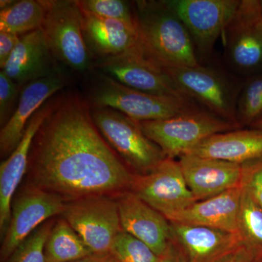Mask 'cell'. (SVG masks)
Masks as SVG:
<instances>
[{
  "mask_svg": "<svg viewBox=\"0 0 262 262\" xmlns=\"http://www.w3.org/2000/svg\"><path fill=\"white\" fill-rule=\"evenodd\" d=\"M56 97L46 101L29 120L23 137L14 151L0 165V233L4 237L11 216L12 202L28 169L33 139L43 121L51 113Z\"/></svg>",
  "mask_w": 262,
  "mask_h": 262,
  "instance_id": "cell-15",
  "label": "cell"
},
{
  "mask_svg": "<svg viewBox=\"0 0 262 262\" xmlns=\"http://www.w3.org/2000/svg\"><path fill=\"white\" fill-rule=\"evenodd\" d=\"M98 79L90 96V106L113 108L138 121L164 120L203 108L192 101L146 94L106 74Z\"/></svg>",
  "mask_w": 262,
  "mask_h": 262,
  "instance_id": "cell-5",
  "label": "cell"
},
{
  "mask_svg": "<svg viewBox=\"0 0 262 262\" xmlns=\"http://www.w3.org/2000/svg\"><path fill=\"white\" fill-rule=\"evenodd\" d=\"M239 127L250 126L262 117V71L244 79L237 98Z\"/></svg>",
  "mask_w": 262,
  "mask_h": 262,
  "instance_id": "cell-26",
  "label": "cell"
},
{
  "mask_svg": "<svg viewBox=\"0 0 262 262\" xmlns=\"http://www.w3.org/2000/svg\"><path fill=\"white\" fill-rule=\"evenodd\" d=\"M176 84L202 107L239 127L237 98L244 80L206 65L164 68Z\"/></svg>",
  "mask_w": 262,
  "mask_h": 262,
  "instance_id": "cell-3",
  "label": "cell"
},
{
  "mask_svg": "<svg viewBox=\"0 0 262 262\" xmlns=\"http://www.w3.org/2000/svg\"><path fill=\"white\" fill-rule=\"evenodd\" d=\"M67 78L61 70L39 77L24 84L15 113L0 131V154L7 158L18 145L27 124L34 114L67 85Z\"/></svg>",
  "mask_w": 262,
  "mask_h": 262,
  "instance_id": "cell-14",
  "label": "cell"
},
{
  "mask_svg": "<svg viewBox=\"0 0 262 262\" xmlns=\"http://www.w3.org/2000/svg\"><path fill=\"white\" fill-rule=\"evenodd\" d=\"M46 16L42 29L55 59L77 72L91 65V53L82 31V12L75 1L42 0Z\"/></svg>",
  "mask_w": 262,
  "mask_h": 262,
  "instance_id": "cell-7",
  "label": "cell"
},
{
  "mask_svg": "<svg viewBox=\"0 0 262 262\" xmlns=\"http://www.w3.org/2000/svg\"><path fill=\"white\" fill-rule=\"evenodd\" d=\"M130 191L166 219L196 202L179 161L168 158L149 173L134 174Z\"/></svg>",
  "mask_w": 262,
  "mask_h": 262,
  "instance_id": "cell-13",
  "label": "cell"
},
{
  "mask_svg": "<svg viewBox=\"0 0 262 262\" xmlns=\"http://www.w3.org/2000/svg\"><path fill=\"white\" fill-rule=\"evenodd\" d=\"M237 233L242 244L254 253L256 258L262 257V208L242 187L239 203Z\"/></svg>",
  "mask_w": 262,
  "mask_h": 262,
  "instance_id": "cell-25",
  "label": "cell"
},
{
  "mask_svg": "<svg viewBox=\"0 0 262 262\" xmlns=\"http://www.w3.org/2000/svg\"><path fill=\"white\" fill-rule=\"evenodd\" d=\"M251 128L257 129V130H262V117L261 119L253 123L251 126Z\"/></svg>",
  "mask_w": 262,
  "mask_h": 262,
  "instance_id": "cell-37",
  "label": "cell"
},
{
  "mask_svg": "<svg viewBox=\"0 0 262 262\" xmlns=\"http://www.w3.org/2000/svg\"><path fill=\"white\" fill-rule=\"evenodd\" d=\"M42 29L24 34L3 72L20 87L57 70Z\"/></svg>",
  "mask_w": 262,
  "mask_h": 262,
  "instance_id": "cell-19",
  "label": "cell"
},
{
  "mask_svg": "<svg viewBox=\"0 0 262 262\" xmlns=\"http://www.w3.org/2000/svg\"><path fill=\"white\" fill-rule=\"evenodd\" d=\"M158 262H185L183 259L180 253L177 251L174 245L170 241L168 248L165 252L159 256Z\"/></svg>",
  "mask_w": 262,
  "mask_h": 262,
  "instance_id": "cell-34",
  "label": "cell"
},
{
  "mask_svg": "<svg viewBox=\"0 0 262 262\" xmlns=\"http://www.w3.org/2000/svg\"><path fill=\"white\" fill-rule=\"evenodd\" d=\"M92 253L82 237L64 219L55 222L45 245L46 262H70Z\"/></svg>",
  "mask_w": 262,
  "mask_h": 262,
  "instance_id": "cell-23",
  "label": "cell"
},
{
  "mask_svg": "<svg viewBox=\"0 0 262 262\" xmlns=\"http://www.w3.org/2000/svg\"><path fill=\"white\" fill-rule=\"evenodd\" d=\"M15 2L16 1H13V0H1L0 1V8H1V10L5 9V8L14 4Z\"/></svg>",
  "mask_w": 262,
  "mask_h": 262,
  "instance_id": "cell-36",
  "label": "cell"
},
{
  "mask_svg": "<svg viewBox=\"0 0 262 262\" xmlns=\"http://www.w3.org/2000/svg\"><path fill=\"white\" fill-rule=\"evenodd\" d=\"M55 222L54 219H51L39 226L18 246L7 262H46L45 245Z\"/></svg>",
  "mask_w": 262,
  "mask_h": 262,
  "instance_id": "cell-29",
  "label": "cell"
},
{
  "mask_svg": "<svg viewBox=\"0 0 262 262\" xmlns=\"http://www.w3.org/2000/svg\"><path fill=\"white\" fill-rule=\"evenodd\" d=\"M61 215L93 253H111L115 237L122 232L113 196L91 195L66 202Z\"/></svg>",
  "mask_w": 262,
  "mask_h": 262,
  "instance_id": "cell-10",
  "label": "cell"
},
{
  "mask_svg": "<svg viewBox=\"0 0 262 262\" xmlns=\"http://www.w3.org/2000/svg\"><path fill=\"white\" fill-rule=\"evenodd\" d=\"M20 36L13 33L0 32V67L4 68L20 40Z\"/></svg>",
  "mask_w": 262,
  "mask_h": 262,
  "instance_id": "cell-32",
  "label": "cell"
},
{
  "mask_svg": "<svg viewBox=\"0 0 262 262\" xmlns=\"http://www.w3.org/2000/svg\"><path fill=\"white\" fill-rule=\"evenodd\" d=\"M224 58L233 75L246 78L262 71V13L259 0H241L223 34Z\"/></svg>",
  "mask_w": 262,
  "mask_h": 262,
  "instance_id": "cell-8",
  "label": "cell"
},
{
  "mask_svg": "<svg viewBox=\"0 0 262 262\" xmlns=\"http://www.w3.org/2000/svg\"><path fill=\"white\" fill-rule=\"evenodd\" d=\"M61 196L28 184L14 196L11 216L0 249L1 262H7L22 243L48 220L64 211Z\"/></svg>",
  "mask_w": 262,
  "mask_h": 262,
  "instance_id": "cell-12",
  "label": "cell"
},
{
  "mask_svg": "<svg viewBox=\"0 0 262 262\" xmlns=\"http://www.w3.org/2000/svg\"><path fill=\"white\" fill-rule=\"evenodd\" d=\"M192 37L196 58L204 65L215 42L238 8L241 0H168Z\"/></svg>",
  "mask_w": 262,
  "mask_h": 262,
  "instance_id": "cell-11",
  "label": "cell"
},
{
  "mask_svg": "<svg viewBox=\"0 0 262 262\" xmlns=\"http://www.w3.org/2000/svg\"><path fill=\"white\" fill-rule=\"evenodd\" d=\"M82 13L138 26L135 4L122 0H76Z\"/></svg>",
  "mask_w": 262,
  "mask_h": 262,
  "instance_id": "cell-27",
  "label": "cell"
},
{
  "mask_svg": "<svg viewBox=\"0 0 262 262\" xmlns=\"http://www.w3.org/2000/svg\"><path fill=\"white\" fill-rule=\"evenodd\" d=\"M241 186L262 208V158L243 164Z\"/></svg>",
  "mask_w": 262,
  "mask_h": 262,
  "instance_id": "cell-31",
  "label": "cell"
},
{
  "mask_svg": "<svg viewBox=\"0 0 262 262\" xmlns=\"http://www.w3.org/2000/svg\"><path fill=\"white\" fill-rule=\"evenodd\" d=\"M242 186L219 195L196 201L186 209L174 213L170 222L203 226L237 233V222Z\"/></svg>",
  "mask_w": 262,
  "mask_h": 262,
  "instance_id": "cell-20",
  "label": "cell"
},
{
  "mask_svg": "<svg viewBox=\"0 0 262 262\" xmlns=\"http://www.w3.org/2000/svg\"><path fill=\"white\" fill-rule=\"evenodd\" d=\"M255 262H262V257L257 258Z\"/></svg>",
  "mask_w": 262,
  "mask_h": 262,
  "instance_id": "cell-38",
  "label": "cell"
},
{
  "mask_svg": "<svg viewBox=\"0 0 262 262\" xmlns=\"http://www.w3.org/2000/svg\"><path fill=\"white\" fill-rule=\"evenodd\" d=\"M141 44L163 68L200 65L192 37L168 0L135 2Z\"/></svg>",
  "mask_w": 262,
  "mask_h": 262,
  "instance_id": "cell-2",
  "label": "cell"
},
{
  "mask_svg": "<svg viewBox=\"0 0 262 262\" xmlns=\"http://www.w3.org/2000/svg\"><path fill=\"white\" fill-rule=\"evenodd\" d=\"M256 259L254 253L242 244L215 262H255Z\"/></svg>",
  "mask_w": 262,
  "mask_h": 262,
  "instance_id": "cell-33",
  "label": "cell"
},
{
  "mask_svg": "<svg viewBox=\"0 0 262 262\" xmlns=\"http://www.w3.org/2000/svg\"><path fill=\"white\" fill-rule=\"evenodd\" d=\"M111 253L118 262L159 261V256L149 246L123 231L115 237Z\"/></svg>",
  "mask_w": 262,
  "mask_h": 262,
  "instance_id": "cell-28",
  "label": "cell"
},
{
  "mask_svg": "<svg viewBox=\"0 0 262 262\" xmlns=\"http://www.w3.org/2000/svg\"><path fill=\"white\" fill-rule=\"evenodd\" d=\"M140 124L145 135L170 159L187 155L213 134L238 129L204 108L164 120L141 121Z\"/></svg>",
  "mask_w": 262,
  "mask_h": 262,
  "instance_id": "cell-6",
  "label": "cell"
},
{
  "mask_svg": "<svg viewBox=\"0 0 262 262\" xmlns=\"http://www.w3.org/2000/svg\"><path fill=\"white\" fill-rule=\"evenodd\" d=\"M82 24L90 52L100 59L121 54L135 47L141 41L138 26L99 18L82 12Z\"/></svg>",
  "mask_w": 262,
  "mask_h": 262,
  "instance_id": "cell-22",
  "label": "cell"
},
{
  "mask_svg": "<svg viewBox=\"0 0 262 262\" xmlns=\"http://www.w3.org/2000/svg\"><path fill=\"white\" fill-rule=\"evenodd\" d=\"M45 16L42 0L16 1L0 11V32L27 34L41 28Z\"/></svg>",
  "mask_w": 262,
  "mask_h": 262,
  "instance_id": "cell-24",
  "label": "cell"
},
{
  "mask_svg": "<svg viewBox=\"0 0 262 262\" xmlns=\"http://www.w3.org/2000/svg\"><path fill=\"white\" fill-rule=\"evenodd\" d=\"M29 184L66 202L130 191L134 173L95 125L89 103L79 95L56 96L33 139Z\"/></svg>",
  "mask_w": 262,
  "mask_h": 262,
  "instance_id": "cell-1",
  "label": "cell"
},
{
  "mask_svg": "<svg viewBox=\"0 0 262 262\" xmlns=\"http://www.w3.org/2000/svg\"><path fill=\"white\" fill-rule=\"evenodd\" d=\"M170 241L185 262H215L242 245L238 233L170 222Z\"/></svg>",
  "mask_w": 262,
  "mask_h": 262,
  "instance_id": "cell-17",
  "label": "cell"
},
{
  "mask_svg": "<svg viewBox=\"0 0 262 262\" xmlns=\"http://www.w3.org/2000/svg\"><path fill=\"white\" fill-rule=\"evenodd\" d=\"M70 262H118L115 256L111 253H92L85 257L79 258Z\"/></svg>",
  "mask_w": 262,
  "mask_h": 262,
  "instance_id": "cell-35",
  "label": "cell"
},
{
  "mask_svg": "<svg viewBox=\"0 0 262 262\" xmlns=\"http://www.w3.org/2000/svg\"><path fill=\"white\" fill-rule=\"evenodd\" d=\"M91 115L105 140L134 173H149L167 158L143 132L140 121L110 108L91 107Z\"/></svg>",
  "mask_w": 262,
  "mask_h": 262,
  "instance_id": "cell-4",
  "label": "cell"
},
{
  "mask_svg": "<svg viewBox=\"0 0 262 262\" xmlns=\"http://www.w3.org/2000/svg\"><path fill=\"white\" fill-rule=\"evenodd\" d=\"M187 155L243 165L262 158V130L238 128L213 134Z\"/></svg>",
  "mask_w": 262,
  "mask_h": 262,
  "instance_id": "cell-21",
  "label": "cell"
},
{
  "mask_svg": "<svg viewBox=\"0 0 262 262\" xmlns=\"http://www.w3.org/2000/svg\"><path fill=\"white\" fill-rule=\"evenodd\" d=\"M259 5L260 8H261V13H262V0H259Z\"/></svg>",
  "mask_w": 262,
  "mask_h": 262,
  "instance_id": "cell-39",
  "label": "cell"
},
{
  "mask_svg": "<svg viewBox=\"0 0 262 262\" xmlns=\"http://www.w3.org/2000/svg\"><path fill=\"white\" fill-rule=\"evenodd\" d=\"M122 231L149 246L158 256L170 244V222L130 191L115 196Z\"/></svg>",
  "mask_w": 262,
  "mask_h": 262,
  "instance_id": "cell-16",
  "label": "cell"
},
{
  "mask_svg": "<svg viewBox=\"0 0 262 262\" xmlns=\"http://www.w3.org/2000/svg\"><path fill=\"white\" fill-rule=\"evenodd\" d=\"M98 67L103 74L132 89L155 96L195 102L150 56L141 41L121 54L100 59Z\"/></svg>",
  "mask_w": 262,
  "mask_h": 262,
  "instance_id": "cell-9",
  "label": "cell"
},
{
  "mask_svg": "<svg viewBox=\"0 0 262 262\" xmlns=\"http://www.w3.org/2000/svg\"><path fill=\"white\" fill-rule=\"evenodd\" d=\"M183 175L196 201L241 187L243 165L185 155L179 158Z\"/></svg>",
  "mask_w": 262,
  "mask_h": 262,
  "instance_id": "cell-18",
  "label": "cell"
},
{
  "mask_svg": "<svg viewBox=\"0 0 262 262\" xmlns=\"http://www.w3.org/2000/svg\"><path fill=\"white\" fill-rule=\"evenodd\" d=\"M21 87L1 70L0 72V125L9 121L15 113L20 99Z\"/></svg>",
  "mask_w": 262,
  "mask_h": 262,
  "instance_id": "cell-30",
  "label": "cell"
}]
</instances>
